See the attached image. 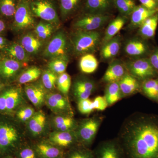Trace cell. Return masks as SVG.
<instances>
[{
  "label": "cell",
  "instance_id": "6da1fadb",
  "mask_svg": "<svg viewBox=\"0 0 158 158\" xmlns=\"http://www.w3.org/2000/svg\"><path fill=\"white\" fill-rule=\"evenodd\" d=\"M118 141L125 158H158V117L142 114L130 116Z\"/></svg>",
  "mask_w": 158,
  "mask_h": 158
},
{
  "label": "cell",
  "instance_id": "7a4b0ae2",
  "mask_svg": "<svg viewBox=\"0 0 158 158\" xmlns=\"http://www.w3.org/2000/svg\"><path fill=\"white\" fill-rule=\"evenodd\" d=\"M21 130L11 123L0 121V158L13 155L24 143Z\"/></svg>",
  "mask_w": 158,
  "mask_h": 158
},
{
  "label": "cell",
  "instance_id": "3957f363",
  "mask_svg": "<svg viewBox=\"0 0 158 158\" xmlns=\"http://www.w3.org/2000/svg\"><path fill=\"white\" fill-rule=\"evenodd\" d=\"M101 40L100 33L95 31H77L72 38L74 52L83 56L95 52Z\"/></svg>",
  "mask_w": 158,
  "mask_h": 158
},
{
  "label": "cell",
  "instance_id": "277c9868",
  "mask_svg": "<svg viewBox=\"0 0 158 158\" xmlns=\"http://www.w3.org/2000/svg\"><path fill=\"white\" fill-rule=\"evenodd\" d=\"M102 120V116H94L78 123L75 131L79 144L89 148L93 144Z\"/></svg>",
  "mask_w": 158,
  "mask_h": 158
},
{
  "label": "cell",
  "instance_id": "5b68a950",
  "mask_svg": "<svg viewBox=\"0 0 158 158\" xmlns=\"http://www.w3.org/2000/svg\"><path fill=\"white\" fill-rule=\"evenodd\" d=\"M31 11L35 17L58 26L59 19L55 0H30Z\"/></svg>",
  "mask_w": 158,
  "mask_h": 158
},
{
  "label": "cell",
  "instance_id": "8992f818",
  "mask_svg": "<svg viewBox=\"0 0 158 158\" xmlns=\"http://www.w3.org/2000/svg\"><path fill=\"white\" fill-rule=\"evenodd\" d=\"M14 18L13 29L16 32H22L34 27L35 16L31 10L30 0H18Z\"/></svg>",
  "mask_w": 158,
  "mask_h": 158
},
{
  "label": "cell",
  "instance_id": "52a82bcc",
  "mask_svg": "<svg viewBox=\"0 0 158 158\" xmlns=\"http://www.w3.org/2000/svg\"><path fill=\"white\" fill-rule=\"evenodd\" d=\"M45 104L56 115L73 116L70 102L66 95L62 93H48Z\"/></svg>",
  "mask_w": 158,
  "mask_h": 158
},
{
  "label": "cell",
  "instance_id": "ba28073f",
  "mask_svg": "<svg viewBox=\"0 0 158 158\" xmlns=\"http://www.w3.org/2000/svg\"><path fill=\"white\" fill-rule=\"evenodd\" d=\"M110 18L106 14L86 13L75 22L73 27L77 31H95L104 25Z\"/></svg>",
  "mask_w": 158,
  "mask_h": 158
},
{
  "label": "cell",
  "instance_id": "9c48e42d",
  "mask_svg": "<svg viewBox=\"0 0 158 158\" xmlns=\"http://www.w3.org/2000/svg\"><path fill=\"white\" fill-rule=\"evenodd\" d=\"M68 42L66 35L62 31L58 32L51 39L44 51V56L51 59L67 57Z\"/></svg>",
  "mask_w": 158,
  "mask_h": 158
},
{
  "label": "cell",
  "instance_id": "30bf717a",
  "mask_svg": "<svg viewBox=\"0 0 158 158\" xmlns=\"http://www.w3.org/2000/svg\"><path fill=\"white\" fill-rule=\"evenodd\" d=\"M127 68L130 74L138 80L145 81L156 75V69L147 59H140L131 61L127 64Z\"/></svg>",
  "mask_w": 158,
  "mask_h": 158
},
{
  "label": "cell",
  "instance_id": "8fae6325",
  "mask_svg": "<svg viewBox=\"0 0 158 158\" xmlns=\"http://www.w3.org/2000/svg\"><path fill=\"white\" fill-rule=\"evenodd\" d=\"M52 144L64 150H68L79 144L75 131H53L48 135L47 139Z\"/></svg>",
  "mask_w": 158,
  "mask_h": 158
},
{
  "label": "cell",
  "instance_id": "7c38bea8",
  "mask_svg": "<svg viewBox=\"0 0 158 158\" xmlns=\"http://www.w3.org/2000/svg\"><path fill=\"white\" fill-rule=\"evenodd\" d=\"M93 152L95 158H125L118 140L102 142Z\"/></svg>",
  "mask_w": 158,
  "mask_h": 158
},
{
  "label": "cell",
  "instance_id": "4fadbf2b",
  "mask_svg": "<svg viewBox=\"0 0 158 158\" xmlns=\"http://www.w3.org/2000/svg\"><path fill=\"white\" fill-rule=\"evenodd\" d=\"M48 120L41 110L35 112L26 123V127L31 137L38 138L44 135L48 127Z\"/></svg>",
  "mask_w": 158,
  "mask_h": 158
},
{
  "label": "cell",
  "instance_id": "5bb4252c",
  "mask_svg": "<svg viewBox=\"0 0 158 158\" xmlns=\"http://www.w3.org/2000/svg\"><path fill=\"white\" fill-rule=\"evenodd\" d=\"M42 84L31 83L26 84L24 87L25 94L32 104L37 109L45 105V98L47 94Z\"/></svg>",
  "mask_w": 158,
  "mask_h": 158
},
{
  "label": "cell",
  "instance_id": "9a60e30c",
  "mask_svg": "<svg viewBox=\"0 0 158 158\" xmlns=\"http://www.w3.org/2000/svg\"><path fill=\"white\" fill-rule=\"evenodd\" d=\"M33 145L40 158H65V151L47 139L37 141Z\"/></svg>",
  "mask_w": 158,
  "mask_h": 158
},
{
  "label": "cell",
  "instance_id": "2e32d148",
  "mask_svg": "<svg viewBox=\"0 0 158 158\" xmlns=\"http://www.w3.org/2000/svg\"><path fill=\"white\" fill-rule=\"evenodd\" d=\"M6 91V113L10 114L25 104L23 90L20 87L9 88Z\"/></svg>",
  "mask_w": 158,
  "mask_h": 158
},
{
  "label": "cell",
  "instance_id": "e0dca14e",
  "mask_svg": "<svg viewBox=\"0 0 158 158\" xmlns=\"http://www.w3.org/2000/svg\"><path fill=\"white\" fill-rule=\"evenodd\" d=\"M95 83L88 79H77L73 85V93L77 102L81 100L89 98L95 91Z\"/></svg>",
  "mask_w": 158,
  "mask_h": 158
},
{
  "label": "cell",
  "instance_id": "ac0fdd59",
  "mask_svg": "<svg viewBox=\"0 0 158 158\" xmlns=\"http://www.w3.org/2000/svg\"><path fill=\"white\" fill-rule=\"evenodd\" d=\"M22 68L21 62L17 60L6 58L0 62V77L5 81L14 79Z\"/></svg>",
  "mask_w": 158,
  "mask_h": 158
},
{
  "label": "cell",
  "instance_id": "d6986e66",
  "mask_svg": "<svg viewBox=\"0 0 158 158\" xmlns=\"http://www.w3.org/2000/svg\"><path fill=\"white\" fill-rule=\"evenodd\" d=\"M77 122L73 116L69 115H56L51 118L50 125L53 131H75Z\"/></svg>",
  "mask_w": 158,
  "mask_h": 158
},
{
  "label": "cell",
  "instance_id": "ffe728a7",
  "mask_svg": "<svg viewBox=\"0 0 158 158\" xmlns=\"http://www.w3.org/2000/svg\"><path fill=\"white\" fill-rule=\"evenodd\" d=\"M126 73L125 67L123 64L115 61L109 65L103 77L102 81L107 84L118 82Z\"/></svg>",
  "mask_w": 158,
  "mask_h": 158
},
{
  "label": "cell",
  "instance_id": "44dd1931",
  "mask_svg": "<svg viewBox=\"0 0 158 158\" xmlns=\"http://www.w3.org/2000/svg\"><path fill=\"white\" fill-rule=\"evenodd\" d=\"M118 83L123 97L134 94L140 88L138 79L130 73L126 74Z\"/></svg>",
  "mask_w": 158,
  "mask_h": 158
},
{
  "label": "cell",
  "instance_id": "7402d4cb",
  "mask_svg": "<svg viewBox=\"0 0 158 158\" xmlns=\"http://www.w3.org/2000/svg\"><path fill=\"white\" fill-rule=\"evenodd\" d=\"M158 12V10H151L144 6H136L131 14V25L134 27H140L143 23L149 17Z\"/></svg>",
  "mask_w": 158,
  "mask_h": 158
},
{
  "label": "cell",
  "instance_id": "603a6c76",
  "mask_svg": "<svg viewBox=\"0 0 158 158\" xmlns=\"http://www.w3.org/2000/svg\"><path fill=\"white\" fill-rule=\"evenodd\" d=\"M21 44L28 54L38 53L42 46L40 39L32 33H27L22 37Z\"/></svg>",
  "mask_w": 158,
  "mask_h": 158
},
{
  "label": "cell",
  "instance_id": "cb8c5ba5",
  "mask_svg": "<svg viewBox=\"0 0 158 158\" xmlns=\"http://www.w3.org/2000/svg\"><path fill=\"white\" fill-rule=\"evenodd\" d=\"M112 0H85L87 13L106 14L111 8Z\"/></svg>",
  "mask_w": 158,
  "mask_h": 158
},
{
  "label": "cell",
  "instance_id": "d4e9b609",
  "mask_svg": "<svg viewBox=\"0 0 158 158\" xmlns=\"http://www.w3.org/2000/svg\"><path fill=\"white\" fill-rule=\"evenodd\" d=\"M120 47V37L118 36L113 37V39L104 44L101 50V56L105 60L114 58L118 54Z\"/></svg>",
  "mask_w": 158,
  "mask_h": 158
},
{
  "label": "cell",
  "instance_id": "484cf974",
  "mask_svg": "<svg viewBox=\"0 0 158 158\" xmlns=\"http://www.w3.org/2000/svg\"><path fill=\"white\" fill-rule=\"evenodd\" d=\"M5 52L10 58L19 62H28L29 60V54L21 44L17 43H13L8 46L5 49Z\"/></svg>",
  "mask_w": 158,
  "mask_h": 158
},
{
  "label": "cell",
  "instance_id": "4316f807",
  "mask_svg": "<svg viewBox=\"0 0 158 158\" xmlns=\"http://www.w3.org/2000/svg\"><path fill=\"white\" fill-rule=\"evenodd\" d=\"M83 0H59V8L62 19L73 15L81 6Z\"/></svg>",
  "mask_w": 158,
  "mask_h": 158
},
{
  "label": "cell",
  "instance_id": "83f0119b",
  "mask_svg": "<svg viewBox=\"0 0 158 158\" xmlns=\"http://www.w3.org/2000/svg\"><path fill=\"white\" fill-rule=\"evenodd\" d=\"M126 19L124 16H118L113 20L108 25L104 37L103 43L108 42L113 37H116V34L123 27L125 24Z\"/></svg>",
  "mask_w": 158,
  "mask_h": 158
},
{
  "label": "cell",
  "instance_id": "f1b7e54d",
  "mask_svg": "<svg viewBox=\"0 0 158 158\" xmlns=\"http://www.w3.org/2000/svg\"><path fill=\"white\" fill-rule=\"evenodd\" d=\"M98 66V62L92 53L85 54L81 57L79 67L82 72L86 74L93 73Z\"/></svg>",
  "mask_w": 158,
  "mask_h": 158
},
{
  "label": "cell",
  "instance_id": "f546056e",
  "mask_svg": "<svg viewBox=\"0 0 158 158\" xmlns=\"http://www.w3.org/2000/svg\"><path fill=\"white\" fill-rule=\"evenodd\" d=\"M158 24V12L146 19L140 26L139 32L142 37L150 38L155 34Z\"/></svg>",
  "mask_w": 158,
  "mask_h": 158
},
{
  "label": "cell",
  "instance_id": "4dcf8cb0",
  "mask_svg": "<svg viewBox=\"0 0 158 158\" xmlns=\"http://www.w3.org/2000/svg\"><path fill=\"white\" fill-rule=\"evenodd\" d=\"M147 46L143 41L138 39H132L128 41L125 47L126 53L131 56H142L146 52Z\"/></svg>",
  "mask_w": 158,
  "mask_h": 158
},
{
  "label": "cell",
  "instance_id": "1f68e13d",
  "mask_svg": "<svg viewBox=\"0 0 158 158\" xmlns=\"http://www.w3.org/2000/svg\"><path fill=\"white\" fill-rule=\"evenodd\" d=\"M104 97L109 106L116 103L123 97L118 82L108 84L105 90Z\"/></svg>",
  "mask_w": 158,
  "mask_h": 158
},
{
  "label": "cell",
  "instance_id": "d6a6232c",
  "mask_svg": "<svg viewBox=\"0 0 158 158\" xmlns=\"http://www.w3.org/2000/svg\"><path fill=\"white\" fill-rule=\"evenodd\" d=\"M65 158H95L93 151L81 144L68 149L65 152Z\"/></svg>",
  "mask_w": 158,
  "mask_h": 158
},
{
  "label": "cell",
  "instance_id": "836d02e7",
  "mask_svg": "<svg viewBox=\"0 0 158 158\" xmlns=\"http://www.w3.org/2000/svg\"><path fill=\"white\" fill-rule=\"evenodd\" d=\"M41 74L40 69L36 66H32L23 72L19 77L18 81L20 84L26 85L37 80Z\"/></svg>",
  "mask_w": 158,
  "mask_h": 158
},
{
  "label": "cell",
  "instance_id": "e575fe53",
  "mask_svg": "<svg viewBox=\"0 0 158 158\" xmlns=\"http://www.w3.org/2000/svg\"><path fill=\"white\" fill-rule=\"evenodd\" d=\"M68 62L67 57L55 58L51 59L48 64V67L49 70L59 76L65 72Z\"/></svg>",
  "mask_w": 158,
  "mask_h": 158
},
{
  "label": "cell",
  "instance_id": "d590c367",
  "mask_svg": "<svg viewBox=\"0 0 158 158\" xmlns=\"http://www.w3.org/2000/svg\"><path fill=\"white\" fill-rule=\"evenodd\" d=\"M113 2L123 16L131 15L136 6L134 0H113Z\"/></svg>",
  "mask_w": 158,
  "mask_h": 158
},
{
  "label": "cell",
  "instance_id": "8d00e7d4",
  "mask_svg": "<svg viewBox=\"0 0 158 158\" xmlns=\"http://www.w3.org/2000/svg\"><path fill=\"white\" fill-rule=\"evenodd\" d=\"M16 158H40L33 144L23 143L15 153Z\"/></svg>",
  "mask_w": 158,
  "mask_h": 158
},
{
  "label": "cell",
  "instance_id": "74e56055",
  "mask_svg": "<svg viewBox=\"0 0 158 158\" xmlns=\"http://www.w3.org/2000/svg\"><path fill=\"white\" fill-rule=\"evenodd\" d=\"M17 4L16 0H0V14L7 18L14 17Z\"/></svg>",
  "mask_w": 158,
  "mask_h": 158
},
{
  "label": "cell",
  "instance_id": "f35d334b",
  "mask_svg": "<svg viewBox=\"0 0 158 158\" xmlns=\"http://www.w3.org/2000/svg\"><path fill=\"white\" fill-rule=\"evenodd\" d=\"M58 75L47 69L43 73L41 77L42 85L47 91H51L56 88Z\"/></svg>",
  "mask_w": 158,
  "mask_h": 158
},
{
  "label": "cell",
  "instance_id": "ab89813d",
  "mask_svg": "<svg viewBox=\"0 0 158 158\" xmlns=\"http://www.w3.org/2000/svg\"><path fill=\"white\" fill-rule=\"evenodd\" d=\"M71 86V77L69 74L65 72L58 76L56 86L60 93L64 95H67L70 90Z\"/></svg>",
  "mask_w": 158,
  "mask_h": 158
},
{
  "label": "cell",
  "instance_id": "60d3db41",
  "mask_svg": "<svg viewBox=\"0 0 158 158\" xmlns=\"http://www.w3.org/2000/svg\"><path fill=\"white\" fill-rule=\"evenodd\" d=\"M35 112L34 108L31 106L23 105L16 110V116L19 121L26 124Z\"/></svg>",
  "mask_w": 158,
  "mask_h": 158
},
{
  "label": "cell",
  "instance_id": "b9f144b4",
  "mask_svg": "<svg viewBox=\"0 0 158 158\" xmlns=\"http://www.w3.org/2000/svg\"><path fill=\"white\" fill-rule=\"evenodd\" d=\"M79 112L83 114H89L93 111V101L89 98L81 100L77 102Z\"/></svg>",
  "mask_w": 158,
  "mask_h": 158
},
{
  "label": "cell",
  "instance_id": "7bdbcfd3",
  "mask_svg": "<svg viewBox=\"0 0 158 158\" xmlns=\"http://www.w3.org/2000/svg\"><path fill=\"white\" fill-rule=\"evenodd\" d=\"M109 106L104 96L96 97L93 101L94 110L104 111Z\"/></svg>",
  "mask_w": 158,
  "mask_h": 158
},
{
  "label": "cell",
  "instance_id": "ee69618b",
  "mask_svg": "<svg viewBox=\"0 0 158 158\" xmlns=\"http://www.w3.org/2000/svg\"><path fill=\"white\" fill-rule=\"evenodd\" d=\"M158 83V80L156 79H149L145 80L142 85V90L148 97L149 96Z\"/></svg>",
  "mask_w": 158,
  "mask_h": 158
},
{
  "label": "cell",
  "instance_id": "f6af8a7d",
  "mask_svg": "<svg viewBox=\"0 0 158 158\" xmlns=\"http://www.w3.org/2000/svg\"><path fill=\"white\" fill-rule=\"evenodd\" d=\"M52 28H53V26L49 23L46 22H40L36 26L35 32L36 35H37L44 33L48 30Z\"/></svg>",
  "mask_w": 158,
  "mask_h": 158
},
{
  "label": "cell",
  "instance_id": "bcb514c9",
  "mask_svg": "<svg viewBox=\"0 0 158 158\" xmlns=\"http://www.w3.org/2000/svg\"><path fill=\"white\" fill-rule=\"evenodd\" d=\"M141 5L151 10H158V0H139Z\"/></svg>",
  "mask_w": 158,
  "mask_h": 158
},
{
  "label": "cell",
  "instance_id": "7dc6e473",
  "mask_svg": "<svg viewBox=\"0 0 158 158\" xmlns=\"http://www.w3.org/2000/svg\"><path fill=\"white\" fill-rule=\"evenodd\" d=\"M0 113H6V91L0 94Z\"/></svg>",
  "mask_w": 158,
  "mask_h": 158
},
{
  "label": "cell",
  "instance_id": "c3c4849f",
  "mask_svg": "<svg viewBox=\"0 0 158 158\" xmlns=\"http://www.w3.org/2000/svg\"><path fill=\"white\" fill-rule=\"evenodd\" d=\"M151 64L156 70H158V49L152 54L149 59Z\"/></svg>",
  "mask_w": 158,
  "mask_h": 158
},
{
  "label": "cell",
  "instance_id": "681fc988",
  "mask_svg": "<svg viewBox=\"0 0 158 158\" xmlns=\"http://www.w3.org/2000/svg\"><path fill=\"white\" fill-rule=\"evenodd\" d=\"M53 28L50 29V30L45 31L44 33L38 34L37 36L39 39L41 40L46 39L47 38L50 37L52 33H53Z\"/></svg>",
  "mask_w": 158,
  "mask_h": 158
},
{
  "label": "cell",
  "instance_id": "f907efd6",
  "mask_svg": "<svg viewBox=\"0 0 158 158\" xmlns=\"http://www.w3.org/2000/svg\"><path fill=\"white\" fill-rule=\"evenodd\" d=\"M6 40L4 37L0 36V49H2L6 48Z\"/></svg>",
  "mask_w": 158,
  "mask_h": 158
},
{
  "label": "cell",
  "instance_id": "816d5d0a",
  "mask_svg": "<svg viewBox=\"0 0 158 158\" xmlns=\"http://www.w3.org/2000/svg\"><path fill=\"white\" fill-rule=\"evenodd\" d=\"M6 29L5 23L2 20L0 19V34L3 33Z\"/></svg>",
  "mask_w": 158,
  "mask_h": 158
},
{
  "label": "cell",
  "instance_id": "f5cc1de1",
  "mask_svg": "<svg viewBox=\"0 0 158 158\" xmlns=\"http://www.w3.org/2000/svg\"><path fill=\"white\" fill-rule=\"evenodd\" d=\"M0 158H16L13 155H9L5 156L2 157Z\"/></svg>",
  "mask_w": 158,
  "mask_h": 158
},
{
  "label": "cell",
  "instance_id": "db71d44e",
  "mask_svg": "<svg viewBox=\"0 0 158 158\" xmlns=\"http://www.w3.org/2000/svg\"><path fill=\"white\" fill-rule=\"evenodd\" d=\"M3 88V85L2 84H1V83H0V91H1V90H2V89Z\"/></svg>",
  "mask_w": 158,
  "mask_h": 158
},
{
  "label": "cell",
  "instance_id": "11a10c76",
  "mask_svg": "<svg viewBox=\"0 0 158 158\" xmlns=\"http://www.w3.org/2000/svg\"><path fill=\"white\" fill-rule=\"evenodd\" d=\"M1 61H2V60H1V57L0 56V62H1Z\"/></svg>",
  "mask_w": 158,
  "mask_h": 158
},
{
  "label": "cell",
  "instance_id": "9f6ffc18",
  "mask_svg": "<svg viewBox=\"0 0 158 158\" xmlns=\"http://www.w3.org/2000/svg\"><path fill=\"white\" fill-rule=\"evenodd\" d=\"M157 98L158 99V96H157Z\"/></svg>",
  "mask_w": 158,
  "mask_h": 158
}]
</instances>
